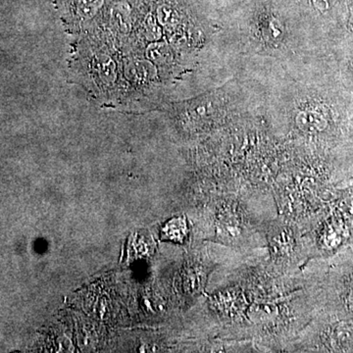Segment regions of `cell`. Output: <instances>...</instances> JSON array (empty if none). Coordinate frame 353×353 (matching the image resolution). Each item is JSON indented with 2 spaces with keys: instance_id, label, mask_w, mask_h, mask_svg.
Segmentation results:
<instances>
[{
  "instance_id": "obj_6",
  "label": "cell",
  "mask_w": 353,
  "mask_h": 353,
  "mask_svg": "<svg viewBox=\"0 0 353 353\" xmlns=\"http://www.w3.org/2000/svg\"><path fill=\"white\" fill-rule=\"evenodd\" d=\"M347 303L348 308L353 311V288L350 290V292H348L347 296Z\"/></svg>"
},
{
  "instance_id": "obj_1",
  "label": "cell",
  "mask_w": 353,
  "mask_h": 353,
  "mask_svg": "<svg viewBox=\"0 0 353 353\" xmlns=\"http://www.w3.org/2000/svg\"><path fill=\"white\" fill-rule=\"evenodd\" d=\"M296 125L305 132H319L328 126L329 121L324 109L310 108L304 109L296 115Z\"/></svg>"
},
{
  "instance_id": "obj_2",
  "label": "cell",
  "mask_w": 353,
  "mask_h": 353,
  "mask_svg": "<svg viewBox=\"0 0 353 353\" xmlns=\"http://www.w3.org/2000/svg\"><path fill=\"white\" fill-rule=\"evenodd\" d=\"M102 6V0H72L70 2V22L74 25L92 19Z\"/></svg>"
},
{
  "instance_id": "obj_3",
  "label": "cell",
  "mask_w": 353,
  "mask_h": 353,
  "mask_svg": "<svg viewBox=\"0 0 353 353\" xmlns=\"http://www.w3.org/2000/svg\"><path fill=\"white\" fill-rule=\"evenodd\" d=\"M278 309L273 304L259 303L255 304L248 311L250 320L255 323H268L275 319L277 316Z\"/></svg>"
},
{
  "instance_id": "obj_4",
  "label": "cell",
  "mask_w": 353,
  "mask_h": 353,
  "mask_svg": "<svg viewBox=\"0 0 353 353\" xmlns=\"http://www.w3.org/2000/svg\"><path fill=\"white\" fill-rule=\"evenodd\" d=\"M164 231L165 234L172 241H182L187 234L188 227L185 220L176 218L166 225Z\"/></svg>"
},
{
  "instance_id": "obj_5",
  "label": "cell",
  "mask_w": 353,
  "mask_h": 353,
  "mask_svg": "<svg viewBox=\"0 0 353 353\" xmlns=\"http://www.w3.org/2000/svg\"><path fill=\"white\" fill-rule=\"evenodd\" d=\"M314 1L316 7L321 9V10H326L331 6L332 0H313Z\"/></svg>"
}]
</instances>
